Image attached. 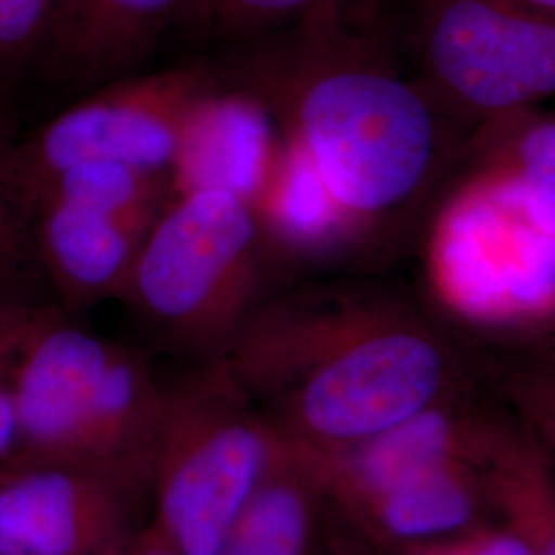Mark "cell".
<instances>
[{
    "label": "cell",
    "instance_id": "3",
    "mask_svg": "<svg viewBox=\"0 0 555 555\" xmlns=\"http://www.w3.org/2000/svg\"><path fill=\"white\" fill-rule=\"evenodd\" d=\"M163 408L165 383L142 350L48 309L17 371L15 463L87 467L151 496Z\"/></svg>",
    "mask_w": 555,
    "mask_h": 555
},
{
    "label": "cell",
    "instance_id": "5",
    "mask_svg": "<svg viewBox=\"0 0 555 555\" xmlns=\"http://www.w3.org/2000/svg\"><path fill=\"white\" fill-rule=\"evenodd\" d=\"M256 208L224 190L171 199L142 245L124 302L196 364L224 354L274 263Z\"/></svg>",
    "mask_w": 555,
    "mask_h": 555
},
{
    "label": "cell",
    "instance_id": "24",
    "mask_svg": "<svg viewBox=\"0 0 555 555\" xmlns=\"http://www.w3.org/2000/svg\"><path fill=\"white\" fill-rule=\"evenodd\" d=\"M105 555H185L178 545L155 527L151 520L140 529L137 535L118 550Z\"/></svg>",
    "mask_w": 555,
    "mask_h": 555
},
{
    "label": "cell",
    "instance_id": "2",
    "mask_svg": "<svg viewBox=\"0 0 555 555\" xmlns=\"http://www.w3.org/2000/svg\"><path fill=\"white\" fill-rule=\"evenodd\" d=\"M217 360L305 453L350 449L476 383L469 352L435 319L344 282L263 298Z\"/></svg>",
    "mask_w": 555,
    "mask_h": 555
},
{
    "label": "cell",
    "instance_id": "9",
    "mask_svg": "<svg viewBox=\"0 0 555 555\" xmlns=\"http://www.w3.org/2000/svg\"><path fill=\"white\" fill-rule=\"evenodd\" d=\"M151 496L118 477L66 463L0 472V555H105L128 543Z\"/></svg>",
    "mask_w": 555,
    "mask_h": 555
},
{
    "label": "cell",
    "instance_id": "10",
    "mask_svg": "<svg viewBox=\"0 0 555 555\" xmlns=\"http://www.w3.org/2000/svg\"><path fill=\"white\" fill-rule=\"evenodd\" d=\"M474 387L476 383L350 449L302 451L313 461L332 506L444 465L481 467L506 416L486 405Z\"/></svg>",
    "mask_w": 555,
    "mask_h": 555
},
{
    "label": "cell",
    "instance_id": "11",
    "mask_svg": "<svg viewBox=\"0 0 555 555\" xmlns=\"http://www.w3.org/2000/svg\"><path fill=\"white\" fill-rule=\"evenodd\" d=\"M337 520L385 555L424 547L494 522L483 476L474 465H444L332 506Z\"/></svg>",
    "mask_w": 555,
    "mask_h": 555
},
{
    "label": "cell",
    "instance_id": "12",
    "mask_svg": "<svg viewBox=\"0 0 555 555\" xmlns=\"http://www.w3.org/2000/svg\"><path fill=\"white\" fill-rule=\"evenodd\" d=\"M282 146L276 119L261 101L222 79L190 121L171 169L173 194L224 190L254 204Z\"/></svg>",
    "mask_w": 555,
    "mask_h": 555
},
{
    "label": "cell",
    "instance_id": "6",
    "mask_svg": "<svg viewBox=\"0 0 555 555\" xmlns=\"http://www.w3.org/2000/svg\"><path fill=\"white\" fill-rule=\"evenodd\" d=\"M222 85L219 64L185 62L126 75L62 109L15 142L11 176L29 217L41 192L87 163H119L169 173L199 105Z\"/></svg>",
    "mask_w": 555,
    "mask_h": 555
},
{
    "label": "cell",
    "instance_id": "18",
    "mask_svg": "<svg viewBox=\"0 0 555 555\" xmlns=\"http://www.w3.org/2000/svg\"><path fill=\"white\" fill-rule=\"evenodd\" d=\"M325 0H188L176 25L192 34L245 43L309 15Z\"/></svg>",
    "mask_w": 555,
    "mask_h": 555
},
{
    "label": "cell",
    "instance_id": "17",
    "mask_svg": "<svg viewBox=\"0 0 555 555\" xmlns=\"http://www.w3.org/2000/svg\"><path fill=\"white\" fill-rule=\"evenodd\" d=\"M496 520L533 555H555V469L552 456L520 417H504L479 467Z\"/></svg>",
    "mask_w": 555,
    "mask_h": 555
},
{
    "label": "cell",
    "instance_id": "16",
    "mask_svg": "<svg viewBox=\"0 0 555 555\" xmlns=\"http://www.w3.org/2000/svg\"><path fill=\"white\" fill-rule=\"evenodd\" d=\"M474 176L555 238V116L525 107L479 124L467 140Z\"/></svg>",
    "mask_w": 555,
    "mask_h": 555
},
{
    "label": "cell",
    "instance_id": "15",
    "mask_svg": "<svg viewBox=\"0 0 555 555\" xmlns=\"http://www.w3.org/2000/svg\"><path fill=\"white\" fill-rule=\"evenodd\" d=\"M334 520L313 461L293 444L217 555H323Z\"/></svg>",
    "mask_w": 555,
    "mask_h": 555
},
{
    "label": "cell",
    "instance_id": "8",
    "mask_svg": "<svg viewBox=\"0 0 555 555\" xmlns=\"http://www.w3.org/2000/svg\"><path fill=\"white\" fill-rule=\"evenodd\" d=\"M173 198L169 173L119 163H87L54 179L31 206V227L62 302L85 311L124 300L142 245Z\"/></svg>",
    "mask_w": 555,
    "mask_h": 555
},
{
    "label": "cell",
    "instance_id": "30",
    "mask_svg": "<svg viewBox=\"0 0 555 555\" xmlns=\"http://www.w3.org/2000/svg\"><path fill=\"white\" fill-rule=\"evenodd\" d=\"M0 472H2V469H0Z\"/></svg>",
    "mask_w": 555,
    "mask_h": 555
},
{
    "label": "cell",
    "instance_id": "26",
    "mask_svg": "<svg viewBox=\"0 0 555 555\" xmlns=\"http://www.w3.org/2000/svg\"><path fill=\"white\" fill-rule=\"evenodd\" d=\"M537 325H539L541 336L545 339V354L541 358L555 366V305L537 321Z\"/></svg>",
    "mask_w": 555,
    "mask_h": 555
},
{
    "label": "cell",
    "instance_id": "28",
    "mask_svg": "<svg viewBox=\"0 0 555 555\" xmlns=\"http://www.w3.org/2000/svg\"><path fill=\"white\" fill-rule=\"evenodd\" d=\"M377 555H385V554H383V552H378V550H377Z\"/></svg>",
    "mask_w": 555,
    "mask_h": 555
},
{
    "label": "cell",
    "instance_id": "22",
    "mask_svg": "<svg viewBox=\"0 0 555 555\" xmlns=\"http://www.w3.org/2000/svg\"><path fill=\"white\" fill-rule=\"evenodd\" d=\"M500 387L555 463V369L541 360L511 364L500 373Z\"/></svg>",
    "mask_w": 555,
    "mask_h": 555
},
{
    "label": "cell",
    "instance_id": "4",
    "mask_svg": "<svg viewBox=\"0 0 555 555\" xmlns=\"http://www.w3.org/2000/svg\"><path fill=\"white\" fill-rule=\"evenodd\" d=\"M293 444L220 360L165 385L151 522L185 555H217Z\"/></svg>",
    "mask_w": 555,
    "mask_h": 555
},
{
    "label": "cell",
    "instance_id": "20",
    "mask_svg": "<svg viewBox=\"0 0 555 555\" xmlns=\"http://www.w3.org/2000/svg\"><path fill=\"white\" fill-rule=\"evenodd\" d=\"M64 0H0V89L40 66Z\"/></svg>",
    "mask_w": 555,
    "mask_h": 555
},
{
    "label": "cell",
    "instance_id": "19",
    "mask_svg": "<svg viewBox=\"0 0 555 555\" xmlns=\"http://www.w3.org/2000/svg\"><path fill=\"white\" fill-rule=\"evenodd\" d=\"M46 311L48 307L25 300L0 305V469L13 465L20 455L17 371L23 350Z\"/></svg>",
    "mask_w": 555,
    "mask_h": 555
},
{
    "label": "cell",
    "instance_id": "21",
    "mask_svg": "<svg viewBox=\"0 0 555 555\" xmlns=\"http://www.w3.org/2000/svg\"><path fill=\"white\" fill-rule=\"evenodd\" d=\"M13 146L15 140L9 137L7 121L0 112V305L20 300L13 295V284L34 243L31 217L11 176Z\"/></svg>",
    "mask_w": 555,
    "mask_h": 555
},
{
    "label": "cell",
    "instance_id": "1",
    "mask_svg": "<svg viewBox=\"0 0 555 555\" xmlns=\"http://www.w3.org/2000/svg\"><path fill=\"white\" fill-rule=\"evenodd\" d=\"M222 79L256 95L337 204L373 235L414 217L467 142L426 87L325 0L302 20L237 43Z\"/></svg>",
    "mask_w": 555,
    "mask_h": 555
},
{
    "label": "cell",
    "instance_id": "23",
    "mask_svg": "<svg viewBox=\"0 0 555 555\" xmlns=\"http://www.w3.org/2000/svg\"><path fill=\"white\" fill-rule=\"evenodd\" d=\"M396 555H533L529 545L500 520L477 527L469 533L405 550Z\"/></svg>",
    "mask_w": 555,
    "mask_h": 555
},
{
    "label": "cell",
    "instance_id": "29",
    "mask_svg": "<svg viewBox=\"0 0 555 555\" xmlns=\"http://www.w3.org/2000/svg\"><path fill=\"white\" fill-rule=\"evenodd\" d=\"M552 366H554V364H552ZM554 369H555V366H554Z\"/></svg>",
    "mask_w": 555,
    "mask_h": 555
},
{
    "label": "cell",
    "instance_id": "7",
    "mask_svg": "<svg viewBox=\"0 0 555 555\" xmlns=\"http://www.w3.org/2000/svg\"><path fill=\"white\" fill-rule=\"evenodd\" d=\"M416 79L479 126L555 98V17L508 0H414Z\"/></svg>",
    "mask_w": 555,
    "mask_h": 555
},
{
    "label": "cell",
    "instance_id": "13",
    "mask_svg": "<svg viewBox=\"0 0 555 555\" xmlns=\"http://www.w3.org/2000/svg\"><path fill=\"white\" fill-rule=\"evenodd\" d=\"M188 0H64L40 68L56 82L101 87L151 59Z\"/></svg>",
    "mask_w": 555,
    "mask_h": 555
},
{
    "label": "cell",
    "instance_id": "25",
    "mask_svg": "<svg viewBox=\"0 0 555 555\" xmlns=\"http://www.w3.org/2000/svg\"><path fill=\"white\" fill-rule=\"evenodd\" d=\"M323 555H377V550L369 545L364 539L352 533L339 520H334V529L327 541V550Z\"/></svg>",
    "mask_w": 555,
    "mask_h": 555
},
{
    "label": "cell",
    "instance_id": "14",
    "mask_svg": "<svg viewBox=\"0 0 555 555\" xmlns=\"http://www.w3.org/2000/svg\"><path fill=\"white\" fill-rule=\"evenodd\" d=\"M251 206L276 261L334 263L375 238L337 204L313 165L284 137L274 171Z\"/></svg>",
    "mask_w": 555,
    "mask_h": 555
},
{
    "label": "cell",
    "instance_id": "27",
    "mask_svg": "<svg viewBox=\"0 0 555 555\" xmlns=\"http://www.w3.org/2000/svg\"><path fill=\"white\" fill-rule=\"evenodd\" d=\"M508 2H515L518 7H525V9H531L537 13L555 17V0H508Z\"/></svg>",
    "mask_w": 555,
    "mask_h": 555
}]
</instances>
